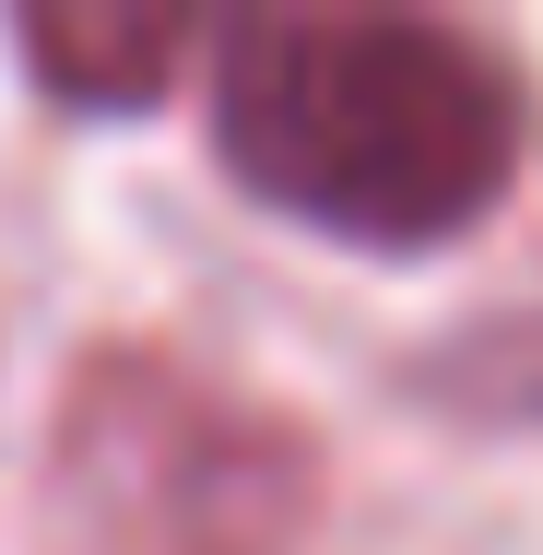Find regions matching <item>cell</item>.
I'll list each match as a JSON object with an SVG mask.
<instances>
[{"mask_svg": "<svg viewBox=\"0 0 543 555\" xmlns=\"http://www.w3.org/2000/svg\"><path fill=\"white\" fill-rule=\"evenodd\" d=\"M190 36H202V24L166 12V0H36V12L12 24L24 72H36L60 107H83V118H142V107H166Z\"/></svg>", "mask_w": 543, "mask_h": 555, "instance_id": "3957f363", "label": "cell"}, {"mask_svg": "<svg viewBox=\"0 0 543 555\" xmlns=\"http://www.w3.org/2000/svg\"><path fill=\"white\" fill-rule=\"evenodd\" d=\"M320 508V449L296 414L190 378L178 354H83L48 473H36V532L48 555H284Z\"/></svg>", "mask_w": 543, "mask_h": 555, "instance_id": "7a4b0ae2", "label": "cell"}, {"mask_svg": "<svg viewBox=\"0 0 543 555\" xmlns=\"http://www.w3.org/2000/svg\"><path fill=\"white\" fill-rule=\"evenodd\" d=\"M214 154L260 214L342 248H449L520 178V83L426 12H236L214 48Z\"/></svg>", "mask_w": 543, "mask_h": 555, "instance_id": "6da1fadb", "label": "cell"}]
</instances>
